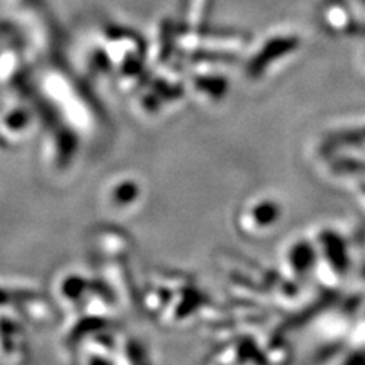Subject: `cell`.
Here are the masks:
<instances>
[{
    "label": "cell",
    "instance_id": "cell-1",
    "mask_svg": "<svg viewBox=\"0 0 365 365\" xmlns=\"http://www.w3.org/2000/svg\"><path fill=\"white\" fill-rule=\"evenodd\" d=\"M300 46L299 36L295 34H277V36L269 37L264 44L260 46V51L255 53L250 63V72L253 76H259L264 68L272 63L274 60L284 58L294 53Z\"/></svg>",
    "mask_w": 365,
    "mask_h": 365
},
{
    "label": "cell",
    "instance_id": "cell-2",
    "mask_svg": "<svg viewBox=\"0 0 365 365\" xmlns=\"http://www.w3.org/2000/svg\"><path fill=\"white\" fill-rule=\"evenodd\" d=\"M318 16L323 26L332 34H351L359 26L355 8L349 0H323Z\"/></svg>",
    "mask_w": 365,
    "mask_h": 365
},
{
    "label": "cell",
    "instance_id": "cell-3",
    "mask_svg": "<svg viewBox=\"0 0 365 365\" xmlns=\"http://www.w3.org/2000/svg\"><path fill=\"white\" fill-rule=\"evenodd\" d=\"M256 207L257 209H255V212H253L255 222L257 221L260 225H269L276 221L277 215H279V209L272 202H262V204H257Z\"/></svg>",
    "mask_w": 365,
    "mask_h": 365
}]
</instances>
